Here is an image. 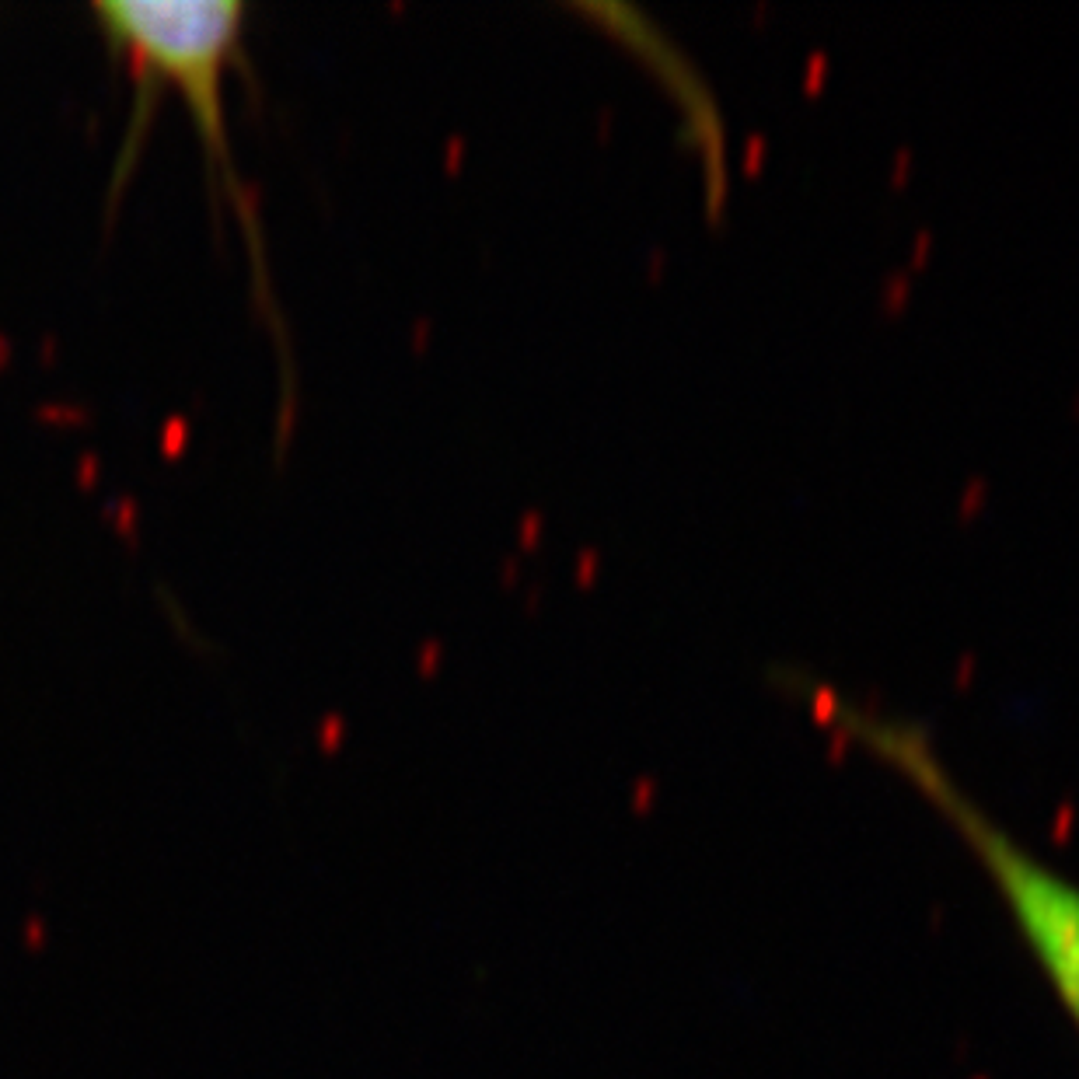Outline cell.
I'll list each match as a JSON object with an SVG mask.
<instances>
[{
	"instance_id": "cell-1",
	"label": "cell",
	"mask_w": 1079,
	"mask_h": 1079,
	"mask_svg": "<svg viewBox=\"0 0 1079 1079\" xmlns=\"http://www.w3.org/2000/svg\"><path fill=\"white\" fill-rule=\"evenodd\" d=\"M863 737L905 779H912L926 800L950 821L957 839L978 860L996 898L1003 901L1013 929L1024 940L1045 982L1052 985L1062 1010L1079 1027V880L1045 863L1038 853L1013 839L989 818L954 779L943 772L933 751L908 730L863 723Z\"/></svg>"
},
{
	"instance_id": "cell-2",
	"label": "cell",
	"mask_w": 1079,
	"mask_h": 1079,
	"mask_svg": "<svg viewBox=\"0 0 1079 1079\" xmlns=\"http://www.w3.org/2000/svg\"><path fill=\"white\" fill-rule=\"evenodd\" d=\"M91 14L133 81L165 88L186 105L210 161L231 179L227 77L241 67L248 7L231 0H109Z\"/></svg>"
}]
</instances>
